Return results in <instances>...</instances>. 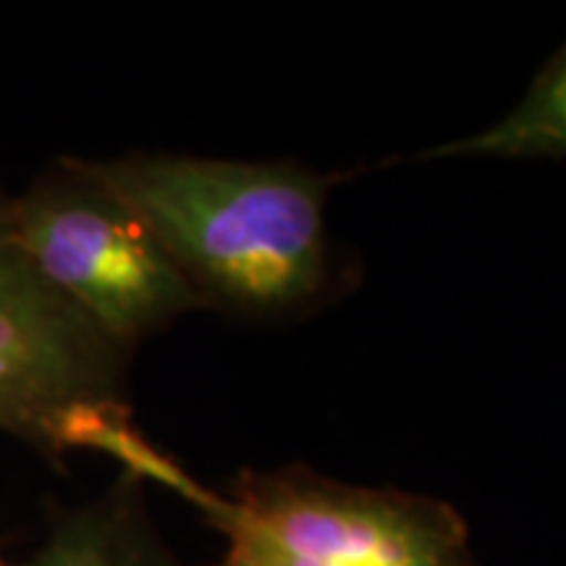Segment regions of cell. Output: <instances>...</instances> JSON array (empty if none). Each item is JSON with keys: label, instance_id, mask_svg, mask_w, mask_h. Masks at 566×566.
Returning <instances> with one entry per match:
<instances>
[{"label": "cell", "instance_id": "obj_4", "mask_svg": "<svg viewBox=\"0 0 566 566\" xmlns=\"http://www.w3.org/2000/svg\"><path fill=\"white\" fill-rule=\"evenodd\" d=\"M134 349L42 279L0 187V433L51 459L48 430L84 401H129Z\"/></svg>", "mask_w": 566, "mask_h": 566}, {"label": "cell", "instance_id": "obj_6", "mask_svg": "<svg viewBox=\"0 0 566 566\" xmlns=\"http://www.w3.org/2000/svg\"><path fill=\"white\" fill-rule=\"evenodd\" d=\"M51 459H61L69 451H101L116 459L126 475L145 483H158L184 501L200 509L216 527H221L229 516V499L212 493L200 480H195L179 462L163 454L134 424L129 401H84L69 407L55 417L48 430Z\"/></svg>", "mask_w": 566, "mask_h": 566}, {"label": "cell", "instance_id": "obj_1", "mask_svg": "<svg viewBox=\"0 0 566 566\" xmlns=\"http://www.w3.org/2000/svg\"><path fill=\"white\" fill-rule=\"evenodd\" d=\"M153 231L205 310L286 323L338 292L328 229L338 176L296 160L176 153L80 158Z\"/></svg>", "mask_w": 566, "mask_h": 566}, {"label": "cell", "instance_id": "obj_2", "mask_svg": "<svg viewBox=\"0 0 566 566\" xmlns=\"http://www.w3.org/2000/svg\"><path fill=\"white\" fill-rule=\"evenodd\" d=\"M221 527V566H483L459 509L354 485L307 464L244 470Z\"/></svg>", "mask_w": 566, "mask_h": 566}, {"label": "cell", "instance_id": "obj_7", "mask_svg": "<svg viewBox=\"0 0 566 566\" xmlns=\"http://www.w3.org/2000/svg\"><path fill=\"white\" fill-rule=\"evenodd\" d=\"M566 160V42L537 71L520 103L506 116L470 137L430 147L417 160Z\"/></svg>", "mask_w": 566, "mask_h": 566}, {"label": "cell", "instance_id": "obj_8", "mask_svg": "<svg viewBox=\"0 0 566 566\" xmlns=\"http://www.w3.org/2000/svg\"><path fill=\"white\" fill-rule=\"evenodd\" d=\"M0 566H3V564H0Z\"/></svg>", "mask_w": 566, "mask_h": 566}, {"label": "cell", "instance_id": "obj_5", "mask_svg": "<svg viewBox=\"0 0 566 566\" xmlns=\"http://www.w3.org/2000/svg\"><path fill=\"white\" fill-rule=\"evenodd\" d=\"M21 566H192L155 530L142 480L118 478L87 504L53 520L40 548Z\"/></svg>", "mask_w": 566, "mask_h": 566}, {"label": "cell", "instance_id": "obj_3", "mask_svg": "<svg viewBox=\"0 0 566 566\" xmlns=\"http://www.w3.org/2000/svg\"><path fill=\"white\" fill-rule=\"evenodd\" d=\"M13 221L42 279L129 349L205 310L137 212L74 155L13 195Z\"/></svg>", "mask_w": 566, "mask_h": 566}]
</instances>
